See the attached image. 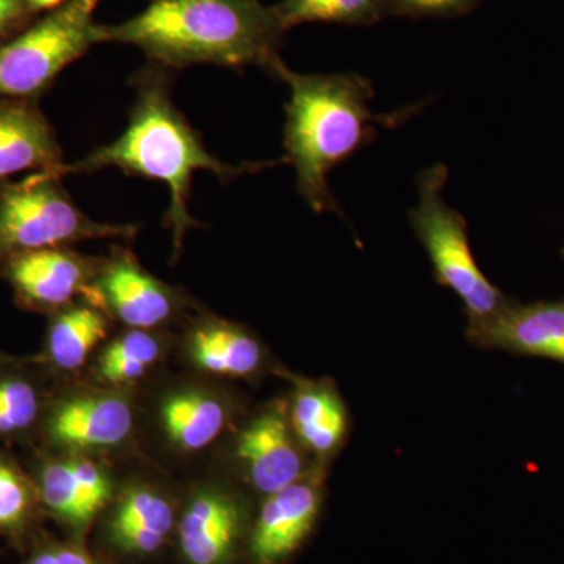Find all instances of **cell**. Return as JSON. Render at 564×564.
<instances>
[{
  "label": "cell",
  "mask_w": 564,
  "mask_h": 564,
  "mask_svg": "<svg viewBox=\"0 0 564 564\" xmlns=\"http://www.w3.org/2000/svg\"><path fill=\"white\" fill-rule=\"evenodd\" d=\"M11 356H13V355H10V352L0 350V366H2V364H6L7 361H9Z\"/></svg>",
  "instance_id": "obj_30"
},
{
  "label": "cell",
  "mask_w": 564,
  "mask_h": 564,
  "mask_svg": "<svg viewBox=\"0 0 564 564\" xmlns=\"http://www.w3.org/2000/svg\"><path fill=\"white\" fill-rule=\"evenodd\" d=\"M466 337L478 348L536 356L564 364V303L529 306L508 303L489 321L467 325Z\"/></svg>",
  "instance_id": "obj_19"
},
{
  "label": "cell",
  "mask_w": 564,
  "mask_h": 564,
  "mask_svg": "<svg viewBox=\"0 0 564 564\" xmlns=\"http://www.w3.org/2000/svg\"><path fill=\"white\" fill-rule=\"evenodd\" d=\"M135 225L93 220L77 207L57 170L20 182H0V265L25 252L70 247L85 240H132Z\"/></svg>",
  "instance_id": "obj_6"
},
{
  "label": "cell",
  "mask_w": 564,
  "mask_h": 564,
  "mask_svg": "<svg viewBox=\"0 0 564 564\" xmlns=\"http://www.w3.org/2000/svg\"><path fill=\"white\" fill-rule=\"evenodd\" d=\"M274 10L284 32L307 22L370 25L389 17L386 0H282Z\"/></svg>",
  "instance_id": "obj_24"
},
{
  "label": "cell",
  "mask_w": 564,
  "mask_h": 564,
  "mask_svg": "<svg viewBox=\"0 0 564 564\" xmlns=\"http://www.w3.org/2000/svg\"><path fill=\"white\" fill-rule=\"evenodd\" d=\"M207 466L231 478L258 502L318 467L293 433L285 395L251 404Z\"/></svg>",
  "instance_id": "obj_9"
},
{
  "label": "cell",
  "mask_w": 564,
  "mask_h": 564,
  "mask_svg": "<svg viewBox=\"0 0 564 564\" xmlns=\"http://www.w3.org/2000/svg\"><path fill=\"white\" fill-rule=\"evenodd\" d=\"M174 364L185 372L232 386L280 378L285 367L250 326L204 306L176 333Z\"/></svg>",
  "instance_id": "obj_14"
},
{
  "label": "cell",
  "mask_w": 564,
  "mask_h": 564,
  "mask_svg": "<svg viewBox=\"0 0 564 564\" xmlns=\"http://www.w3.org/2000/svg\"><path fill=\"white\" fill-rule=\"evenodd\" d=\"M272 74L289 85L284 150L296 188L311 209L337 212L328 177L373 137L372 85L358 74H300L284 65Z\"/></svg>",
  "instance_id": "obj_3"
},
{
  "label": "cell",
  "mask_w": 564,
  "mask_h": 564,
  "mask_svg": "<svg viewBox=\"0 0 564 564\" xmlns=\"http://www.w3.org/2000/svg\"><path fill=\"white\" fill-rule=\"evenodd\" d=\"M62 381L36 355H13L0 366V447L32 448Z\"/></svg>",
  "instance_id": "obj_20"
},
{
  "label": "cell",
  "mask_w": 564,
  "mask_h": 564,
  "mask_svg": "<svg viewBox=\"0 0 564 564\" xmlns=\"http://www.w3.org/2000/svg\"><path fill=\"white\" fill-rule=\"evenodd\" d=\"M31 17L28 0H0V44L9 41Z\"/></svg>",
  "instance_id": "obj_27"
},
{
  "label": "cell",
  "mask_w": 564,
  "mask_h": 564,
  "mask_svg": "<svg viewBox=\"0 0 564 564\" xmlns=\"http://www.w3.org/2000/svg\"><path fill=\"white\" fill-rule=\"evenodd\" d=\"M258 500L215 467L182 484L173 547L181 564H240Z\"/></svg>",
  "instance_id": "obj_10"
},
{
  "label": "cell",
  "mask_w": 564,
  "mask_h": 564,
  "mask_svg": "<svg viewBox=\"0 0 564 564\" xmlns=\"http://www.w3.org/2000/svg\"><path fill=\"white\" fill-rule=\"evenodd\" d=\"M284 33L274 7L261 0H150L132 20L101 24V43L131 44L169 70L218 65L272 73Z\"/></svg>",
  "instance_id": "obj_2"
},
{
  "label": "cell",
  "mask_w": 564,
  "mask_h": 564,
  "mask_svg": "<svg viewBox=\"0 0 564 564\" xmlns=\"http://www.w3.org/2000/svg\"><path fill=\"white\" fill-rule=\"evenodd\" d=\"M28 466L39 488L44 516L51 518L66 538L87 541L121 481L126 464L33 447Z\"/></svg>",
  "instance_id": "obj_13"
},
{
  "label": "cell",
  "mask_w": 564,
  "mask_h": 564,
  "mask_svg": "<svg viewBox=\"0 0 564 564\" xmlns=\"http://www.w3.org/2000/svg\"><path fill=\"white\" fill-rule=\"evenodd\" d=\"M85 300L109 315L117 328L177 333L203 304L184 288L148 272L129 248L113 245L99 256Z\"/></svg>",
  "instance_id": "obj_12"
},
{
  "label": "cell",
  "mask_w": 564,
  "mask_h": 564,
  "mask_svg": "<svg viewBox=\"0 0 564 564\" xmlns=\"http://www.w3.org/2000/svg\"><path fill=\"white\" fill-rule=\"evenodd\" d=\"M98 259L70 247L25 252L0 265V280L10 285L22 311L50 317L85 299Z\"/></svg>",
  "instance_id": "obj_16"
},
{
  "label": "cell",
  "mask_w": 564,
  "mask_h": 564,
  "mask_svg": "<svg viewBox=\"0 0 564 564\" xmlns=\"http://www.w3.org/2000/svg\"><path fill=\"white\" fill-rule=\"evenodd\" d=\"M115 329L117 325L102 310L85 299L77 300L47 317L36 358L57 380H77Z\"/></svg>",
  "instance_id": "obj_21"
},
{
  "label": "cell",
  "mask_w": 564,
  "mask_h": 564,
  "mask_svg": "<svg viewBox=\"0 0 564 564\" xmlns=\"http://www.w3.org/2000/svg\"><path fill=\"white\" fill-rule=\"evenodd\" d=\"M170 70L151 65L140 70L133 82V102L129 124L117 140L96 148L87 158L62 165L65 174H93L106 169H118L131 176L161 181L170 188V207L163 226L173 234V258L176 262L184 239L202 223L192 217L193 174L203 170L229 182L247 173L261 172L272 163H242L231 165L215 158L204 147L202 137L174 106L170 93Z\"/></svg>",
  "instance_id": "obj_1"
},
{
  "label": "cell",
  "mask_w": 564,
  "mask_h": 564,
  "mask_svg": "<svg viewBox=\"0 0 564 564\" xmlns=\"http://www.w3.org/2000/svg\"><path fill=\"white\" fill-rule=\"evenodd\" d=\"M69 0H28L29 11L32 14L40 13V11L57 10L58 7L65 6Z\"/></svg>",
  "instance_id": "obj_28"
},
{
  "label": "cell",
  "mask_w": 564,
  "mask_h": 564,
  "mask_svg": "<svg viewBox=\"0 0 564 564\" xmlns=\"http://www.w3.org/2000/svg\"><path fill=\"white\" fill-rule=\"evenodd\" d=\"M182 499L173 474L147 459L128 463L113 499L98 524L101 554L117 562L144 563L172 547Z\"/></svg>",
  "instance_id": "obj_7"
},
{
  "label": "cell",
  "mask_w": 564,
  "mask_h": 564,
  "mask_svg": "<svg viewBox=\"0 0 564 564\" xmlns=\"http://www.w3.org/2000/svg\"><path fill=\"white\" fill-rule=\"evenodd\" d=\"M445 181L447 169L441 163L419 176V203L411 210V225L433 263L436 281L456 293L467 325H474L499 314L508 302L478 267L466 220L444 202Z\"/></svg>",
  "instance_id": "obj_8"
},
{
  "label": "cell",
  "mask_w": 564,
  "mask_h": 564,
  "mask_svg": "<svg viewBox=\"0 0 564 564\" xmlns=\"http://www.w3.org/2000/svg\"><path fill=\"white\" fill-rule=\"evenodd\" d=\"M77 2L80 3L84 9H87L88 11H91L96 9V6H98L101 0H77Z\"/></svg>",
  "instance_id": "obj_29"
},
{
  "label": "cell",
  "mask_w": 564,
  "mask_h": 564,
  "mask_svg": "<svg viewBox=\"0 0 564 564\" xmlns=\"http://www.w3.org/2000/svg\"><path fill=\"white\" fill-rule=\"evenodd\" d=\"M480 0H386L389 17L454 18L475 9Z\"/></svg>",
  "instance_id": "obj_26"
},
{
  "label": "cell",
  "mask_w": 564,
  "mask_h": 564,
  "mask_svg": "<svg viewBox=\"0 0 564 564\" xmlns=\"http://www.w3.org/2000/svg\"><path fill=\"white\" fill-rule=\"evenodd\" d=\"M328 470L315 467L295 484L259 500L245 563L289 564L295 558L321 521Z\"/></svg>",
  "instance_id": "obj_15"
},
{
  "label": "cell",
  "mask_w": 564,
  "mask_h": 564,
  "mask_svg": "<svg viewBox=\"0 0 564 564\" xmlns=\"http://www.w3.org/2000/svg\"><path fill=\"white\" fill-rule=\"evenodd\" d=\"M33 447L118 464L144 459L140 447V393L104 388L85 378L62 381Z\"/></svg>",
  "instance_id": "obj_5"
},
{
  "label": "cell",
  "mask_w": 564,
  "mask_h": 564,
  "mask_svg": "<svg viewBox=\"0 0 564 564\" xmlns=\"http://www.w3.org/2000/svg\"><path fill=\"white\" fill-rule=\"evenodd\" d=\"M43 516L39 488L28 466L13 448L0 447V536L24 540Z\"/></svg>",
  "instance_id": "obj_23"
},
{
  "label": "cell",
  "mask_w": 564,
  "mask_h": 564,
  "mask_svg": "<svg viewBox=\"0 0 564 564\" xmlns=\"http://www.w3.org/2000/svg\"><path fill=\"white\" fill-rule=\"evenodd\" d=\"M22 564H115L87 547V541L50 540L36 544Z\"/></svg>",
  "instance_id": "obj_25"
},
{
  "label": "cell",
  "mask_w": 564,
  "mask_h": 564,
  "mask_svg": "<svg viewBox=\"0 0 564 564\" xmlns=\"http://www.w3.org/2000/svg\"><path fill=\"white\" fill-rule=\"evenodd\" d=\"M250 406L237 386L169 370L140 392L141 454L166 473H196Z\"/></svg>",
  "instance_id": "obj_4"
},
{
  "label": "cell",
  "mask_w": 564,
  "mask_h": 564,
  "mask_svg": "<svg viewBox=\"0 0 564 564\" xmlns=\"http://www.w3.org/2000/svg\"><path fill=\"white\" fill-rule=\"evenodd\" d=\"M280 378L291 386L285 400L296 440L315 466L329 469L350 434V413L343 393L328 377H304L284 367Z\"/></svg>",
  "instance_id": "obj_17"
},
{
  "label": "cell",
  "mask_w": 564,
  "mask_h": 564,
  "mask_svg": "<svg viewBox=\"0 0 564 564\" xmlns=\"http://www.w3.org/2000/svg\"><path fill=\"white\" fill-rule=\"evenodd\" d=\"M63 151L54 128L33 99L0 101V182L13 174L58 170Z\"/></svg>",
  "instance_id": "obj_22"
},
{
  "label": "cell",
  "mask_w": 564,
  "mask_h": 564,
  "mask_svg": "<svg viewBox=\"0 0 564 564\" xmlns=\"http://www.w3.org/2000/svg\"><path fill=\"white\" fill-rule=\"evenodd\" d=\"M176 333L117 328L80 378L104 388L140 393L172 370Z\"/></svg>",
  "instance_id": "obj_18"
},
{
  "label": "cell",
  "mask_w": 564,
  "mask_h": 564,
  "mask_svg": "<svg viewBox=\"0 0 564 564\" xmlns=\"http://www.w3.org/2000/svg\"><path fill=\"white\" fill-rule=\"evenodd\" d=\"M101 44V24L77 0L0 44V99H35L66 66Z\"/></svg>",
  "instance_id": "obj_11"
}]
</instances>
